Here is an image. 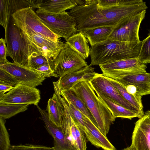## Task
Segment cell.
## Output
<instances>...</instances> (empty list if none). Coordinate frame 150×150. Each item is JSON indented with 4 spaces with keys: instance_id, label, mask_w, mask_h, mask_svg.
Listing matches in <instances>:
<instances>
[{
    "instance_id": "cell-29",
    "label": "cell",
    "mask_w": 150,
    "mask_h": 150,
    "mask_svg": "<svg viewBox=\"0 0 150 150\" xmlns=\"http://www.w3.org/2000/svg\"><path fill=\"white\" fill-rule=\"evenodd\" d=\"M28 67L32 69L44 65H50L54 70V60L42 55L29 56L28 57Z\"/></svg>"
},
{
    "instance_id": "cell-27",
    "label": "cell",
    "mask_w": 150,
    "mask_h": 150,
    "mask_svg": "<svg viewBox=\"0 0 150 150\" xmlns=\"http://www.w3.org/2000/svg\"><path fill=\"white\" fill-rule=\"evenodd\" d=\"M29 105L0 103V118L8 119L20 112H23L28 109Z\"/></svg>"
},
{
    "instance_id": "cell-26",
    "label": "cell",
    "mask_w": 150,
    "mask_h": 150,
    "mask_svg": "<svg viewBox=\"0 0 150 150\" xmlns=\"http://www.w3.org/2000/svg\"><path fill=\"white\" fill-rule=\"evenodd\" d=\"M61 96L67 102L72 104L76 109L88 117L96 126L94 119L82 100L71 90H60Z\"/></svg>"
},
{
    "instance_id": "cell-32",
    "label": "cell",
    "mask_w": 150,
    "mask_h": 150,
    "mask_svg": "<svg viewBox=\"0 0 150 150\" xmlns=\"http://www.w3.org/2000/svg\"><path fill=\"white\" fill-rule=\"evenodd\" d=\"M5 122V119L0 118V150H9L11 146Z\"/></svg>"
},
{
    "instance_id": "cell-36",
    "label": "cell",
    "mask_w": 150,
    "mask_h": 150,
    "mask_svg": "<svg viewBox=\"0 0 150 150\" xmlns=\"http://www.w3.org/2000/svg\"><path fill=\"white\" fill-rule=\"evenodd\" d=\"M33 70L45 77H59V76L55 73L54 70L50 65L42 66Z\"/></svg>"
},
{
    "instance_id": "cell-16",
    "label": "cell",
    "mask_w": 150,
    "mask_h": 150,
    "mask_svg": "<svg viewBox=\"0 0 150 150\" xmlns=\"http://www.w3.org/2000/svg\"><path fill=\"white\" fill-rule=\"evenodd\" d=\"M102 74L105 77L119 74L127 71L146 70V64L140 63L136 58L128 59L115 61L99 65Z\"/></svg>"
},
{
    "instance_id": "cell-9",
    "label": "cell",
    "mask_w": 150,
    "mask_h": 150,
    "mask_svg": "<svg viewBox=\"0 0 150 150\" xmlns=\"http://www.w3.org/2000/svg\"><path fill=\"white\" fill-rule=\"evenodd\" d=\"M54 62V72L59 77L88 65L85 60L66 43Z\"/></svg>"
},
{
    "instance_id": "cell-41",
    "label": "cell",
    "mask_w": 150,
    "mask_h": 150,
    "mask_svg": "<svg viewBox=\"0 0 150 150\" xmlns=\"http://www.w3.org/2000/svg\"><path fill=\"white\" fill-rule=\"evenodd\" d=\"M149 84H150V83H149Z\"/></svg>"
},
{
    "instance_id": "cell-19",
    "label": "cell",
    "mask_w": 150,
    "mask_h": 150,
    "mask_svg": "<svg viewBox=\"0 0 150 150\" xmlns=\"http://www.w3.org/2000/svg\"><path fill=\"white\" fill-rule=\"evenodd\" d=\"M84 126L82 130L86 138L93 145L104 150H116L105 136L87 117L86 118Z\"/></svg>"
},
{
    "instance_id": "cell-8",
    "label": "cell",
    "mask_w": 150,
    "mask_h": 150,
    "mask_svg": "<svg viewBox=\"0 0 150 150\" xmlns=\"http://www.w3.org/2000/svg\"><path fill=\"white\" fill-rule=\"evenodd\" d=\"M146 13L145 10L124 19L114 28L108 39L112 41L126 42H140L139 30Z\"/></svg>"
},
{
    "instance_id": "cell-38",
    "label": "cell",
    "mask_w": 150,
    "mask_h": 150,
    "mask_svg": "<svg viewBox=\"0 0 150 150\" xmlns=\"http://www.w3.org/2000/svg\"><path fill=\"white\" fill-rule=\"evenodd\" d=\"M13 88V86L10 85L0 84V96L3 95L6 92H9Z\"/></svg>"
},
{
    "instance_id": "cell-21",
    "label": "cell",
    "mask_w": 150,
    "mask_h": 150,
    "mask_svg": "<svg viewBox=\"0 0 150 150\" xmlns=\"http://www.w3.org/2000/svg\"><path fill=\"white\" fill-rule=\"evenodd\" d=\"M114 80L120 83L135 86L142 96L150 94V73L134 74L120 77Z\"/></svg>"
},
{
    "instance_id": "cell-39",
    "label": "cell",
    "mask_w": 150,
    "mask_h": 150,
    "mask_svg": "<svg viewBox=\"0 0 150 150\" xmlns=\"http://www.w3.org/2000/svg\"><path fill=\"white\" fill-rule=\"evenodd\" d=\"M122 150H135L134 148L130 146L124 148Z\"/></svg>"
},
{
    "instance_id": "cell-28",
    "label": "cell",
    "mask_w": 150,
    "mask_h": 150,
    "mask_svg": "<svg viewBox=\"0 0 150 150\" xmlns=\"http://www.w3.org/2000/svg\"><path fill=\"white\" fill-rule=\"evenodd\" d=\"M106 77L117 89L122 96L127 101L142 113L144 114L143 109L141 107L135 98L128 93L123 86L116 80L111 78Z\"/></svg>"
},
{
    "instance_id": "cell-13",
    "label": "cell",
    "mask_w": 150,
    "mask_h": 150,
    "mask_svg": "<svg viewBox=\"0 0 150 150\" xmlns=\"http://www.w3.org/2000/svg\"><path fill=\"white\" fill-rule=\"evenodd\" d=\"M0 69H3L13 75L20 83L36 88L42 84L45 77L37 73L28 67L9 62L0 64Z\"/></svg>"
},
{
    "instance_id": "cell-37",
    "label": "cell",
    "mask_w": 150,
    "mask_h": 150,
    "mask_svg": "<svg viewBox=\"0 0 150 150\" xmlns=\"http://www.w3.org/2000/svg\"><path fill=\"white\" fill-rule=\"evenodd\" d=\"M8 56L7 47L4 39L1 38L0 39V64H5L9 61L6 59Z\"/></svg>"
},
{
    "instance_id": "cell-4",
    "label": "cell",
    "mask_w": 150,
    "mask_h": 150,
    "mask_svg": "<svg viewBox=\"0 0 150 150\" xmlns=\"http://www.w3.org/2000/svg\"><path fill=\"white\" fill-rule=\"evenodd\" d=\"M11 16L15 24L22 32L27 34H37L55 42L61 41V37L53 33L45 25L32 8L20 9Z\"/></svg>"
},
{
    "instance_id": "cell-22",
    "label": "cell",
    "mask_w": 150,
    "mask_h": 150,
    "mask_svg": "<svg viewBox=\"0 0 150 150\" xmlns=\"http://www.w3.org/2000/svg\"><path fill=\"white\" fill-rule=\"evenodd\" d=\"M46 110L49 119L58 127H61L64 108L57 93L54 91L48 100Z\"/></svg>"
},
{
    "instance_id": "cell-6",
    "label": "cell",
    "mask_w": 150,
    "mask_h": 150,
    "mask_svg": "<svg viewBox=\"0 0 150 150\" xmlns=\"http://www.w3.org/2000/svg\"><path fill=\"white\" fill-rule=\"evenodd\" d=\"M35 12L51 31L65 40L77 32L75 20L68 12L52 13L39 9Z\"/></svg>"
},
{
    "instance_id": "cell-24",
    "label": "cell",
    "mask_w": 150,
    "mask_h": 150,
    "mask_svg": "<svg viewBox=\"0 0 150 150\" xmlns=\"http://www.w3.org/2000/svg\"><path fill=\"white\" fill-rule=\"evenodd\" d=\"M96 93L112 112L115 118L121 117L131 120L135 117L139 119L141 117L137 113L117 103L104 95L98 92Z\"/></svg>"
},
{
    "instance_id": "cell-31",
    "label": "cell",
    "mask_w": 150,
    "mask_h": 150,
    "mask_svg": "<svg viewBox=\"0 0 150 150\" xmlns=\"http://www.w3.org/2000/svg\"><path fill=\"white\" fill-rule=\"evenodd\" d=\"M137 59L142 64L150 63V33L147 38L142 41Z\"/></svg>"
},
{
    "instance_id": "cell-30",
    "label": "cell",
    "mask_w": 150,
    "mask_h": 150,
    "mask_svg": "<svg viewBox=\"0 0 150 150\" xmlns=\"http://www.w3.org/2000/svg\"><path fill=\"white\" fill-rule=\"evenodd\" d=\"M97 6L101 8L124 5H129L142 3V0H96Z\"/></svg>"
},
{
    "instance_id": "cell-10",
    "label": "cell",
    "mask_w": 150,
    "mask_h": 150,
    "mask_svg": "<svg viewBox=\"0 0 150 150\" xmlns=\"http://www.w3.org/2000/svg\"><path fill=\"white\" fill-rule=\"evenodd\" d=\"M56 92L64 108L61 127L65 135L72 146L76 150H86V138L78 122L70 115L67 103L61 96L59 90Z\"/></svg>"
},
{
    "instance_id": "cell-5",
    "label": "cell",
    "mask_w": 150,
    "mask_h": 150,
    "mask_svg": "<svg viewBox=\"0 0 150 150\" xmlns=\"http://www.w3.org/2000/svg\"><path fill=\"white\" fill-rule=\"evenodd\" d=\"M21 35L25 45V55L28 61L31 56L42 55L55 59L64 44L61 41L55 42L34 33Z\"/></svg>"
},
{
    "instance_id": "cell-14",
    "label": "cell",
    "mask_w": 150,
    "mask_h": 150,
    "mask_svg": "<svg viewBox=\"0 0 150 150\" xmlns=\"http://www.w3.org/2000/svg\"><path fill=\"white\" fill-rule=\"evenodd\" d=\"M135 124L130 146L135 150H150V117L144 114Z\"/></svg>"
},
{
    "instance_id": "cell-3",
    "label": "cell",
    "mask_w": 150,
    "mask_h": 150,
    "mask_svg": "<svg viewBox=\"0 0 150 150\" xmlns=\"http://www.w3.org/2000/svg\"><path fill=\"white\" fill-rule=\"evenodd\" d=\"M70 89L83 102L92 115L96 126L107 137L115 118L105 103L96 95L89 82L79 83Z\"/></svg>"
},
{
    "instance_id": "cell-20",
    "label": "cell",
    "mask_w": 150,
    "mask_h": 150,
    "mask_svg": "<svg viewBox=\"0 0 150 150\" xmlns=\"http://www.w3.org/2000/svg\"><path fill=\"white\" fill-rule=\"evenodd\" d=\"M84 0H40L37 8L49 13H60L83 4Z\"/></svg>"
},
{
    "instance_id": "cell-42",
    "label": "cell",
    "mask_w": 150,
    "mask_h": 150,
    "mask_svg": "<svg viewBox=\"0 0 150 150\" xmlns=\"http://www.w3.org/2000/svg\"></svg>"
},
{
    "instance_id": "cell-40",
    "label": "cell",
    "mask_w": 150,
    "mask_h": 150,
    "mask_svg": "<svg viewBox=\"0 0 150 150\" xmlns=\"http://www.w3.org/2000/svg\"><path fill=\"white\" fill-rule=\"evenodd\" d=\"M145 114L147 115L150 117V110H148L145 112Z\"/></svg>"
},
{
    "instance_id": "cell-33",
    "label": "cell",
    "mask_w": 150,
    "mask_h": 150,
    "mask_svg": "<svg viewBox=\"0 0 150 150\" xmlns=\"http://www.w3.org/2000/svg\"><path fill=\"white\" fill-rule=\"evenodd\" d=\"M66 102L70 115L78 122L82 130L84 127L85 121L87 117L76 109L71 103L69 102Z\"/></svg>"
},
{
    "instance_id": "cell-1",
    "label": "cell",
    "mask_w": 150,
    "mask_h": 150,
    "mask_svg": "<svg viewBox=\"0 0 150 150\" xmlns=\"http://www.w3.org/2000/svg\"><path fill=\"white\" fill-rule=\"evenodd\" d=\"M148 7L146 2L107 8L98 6L96 0H84L68 12L75 20L77 32L98 27H115L125 18L141 13Z\"/></svg>"
},
{
    "instance_id": "cell-34",
    "label": "cell",
    "mask_w": 150,
    "mask_h": 150,
    "mask_svg": "<svg viewBox=\"0 0 150 150\" xmlns=\"http://www.w3.org/2000/svg\"><path fill=\"white\" fill-rule=\"evenodd\" d=\"M19 83L18 81L13 75L0 69V84L8 85L14 87Z\"/></svg>"
},
{
    "instance_id": "cell-17",
    "label": "cell",
    "mask_w": 150,
    "mask_h": 150,
    "mask_svg": "<svg viewBox=\"0 0 150 150\" xmlns=\"http://www.w3.org/2000/svg\"><path fill=\"white\" fill-rule=\"evenodd\" d=\"M99 74L89 65L60 77L58 80L59 88L60 90H70L79 83L90 81Z\"/></svg>"
},
{
    "instance_id": "cell-7",
    "label": "cell",
    "mask_w": 150,
    "mask_h": 150,
    "mask_svg": "<svg viewBox=\"0 0 150 150\" xmlns=\"http://www.w3.org/2000/svg\"><path fill=\"white\" fill-rule=\"evenodd\" d=\"M5 30L4 39L7 45L8 56L12 58L14 63L28 67L22 31L15 24L12 16Z\"/></svg>"
},
{
    "instance_id": "cell-15",
    "label": "cell",
    "mask_w": 150,
    "mask_h": 150,
    "mask_svg": "<svg viewBox=\"0 0 150 150\" xmlns=\"http://www.w3.org/2000/svg\"><path fill=\"white\" fill-rule=\"evenodd\" d=\"M41 115L45 127L54 140V150H76L66 137L61 127H58L49 119L47 113L36 105Z\"/></svg>"
},
{
    "instance_id": "cell-11",
    "label": "cell",
    "mask_w": 150,
    "mask_h": 150,
    "mask_svg": "<svg viewBox=\"0 0 150 150\" xmlns=\"http://www.w3.org/2000/svg\"><path fill=\"white\" fill-rule=\"evenodd\" d=\"M40 92L36 88L19 83L8 93L0 96V103L38 105Z\"/></svg>"
},
{
    "instance_id": "cell-18",
    "label": "cell",
    "mask_w": 150,
    "mask_h": 150,
    "mask_svg": "<svg viewBox=\"0 0 150 150\" xmlns=\"http://www.w3.org/2000/svg\"><path fill=\"white\" fill-rule=\"evenodd\" d=\"M0 24L5 29L11 16L18 10L24 8H37V0H0Z\"/></svg>"
},
{
    "instance_id": "cell-12",
    "label": "cell",
    "mask_w": 150,
    "mask_h": 150,
    "mask_svg": "<svg viewBox=\"0 0 150 150\" xmlns=\"http://www.w3.org/2000/svg\"><path fill=\"white\" fill-rule=\"evenodd\" d=\"M88 82L95 92L101 93L117 103L137 113L141 117L144 115L127 101L117 89L102 74H99Z\"/></svg>"
},
{
    "instance_id": "cell-23",
    "label": "cell",
    "mask_w": 150,
    "mask_h": 150,
    "mask_svg": "<svg viewBox=\"0 0 150 150\" xmlns=\"http://www.w3.org/2000/svg\"><path fill=\"white\" fill-rule=\"evenodd\" d=\"M66 41V43L84 60L88 58L90 54V48L88 39L82 32L77 33Z\"/></svg>"
},
{
    "instance_id": "cell-25",
    "label": "cell",
    "mask_w": 150,
    "mask_h": 150,
    "mask_svg": "<svg viewBox=\"0 0 150 150\" xmlns=\"http://www.w3.org/2000/svg\"><path fill=\"white\" fill-rule=\"evenodd\" d=\"M114 27L101 26L84 30L81 32L85 35L91 47L108 39Z\"/></svg>"
},
{
    "instance_id": "cell-2",
    "label": "cell",
    "mask_w": 150,
    "mask_h": 150,
    "mask_svg": "<svg viewBox=\"0 0 150 150\" xmlns=\"http://www.w3.org/2000/svg\"><path fill=\"white\" fill-rule=\"evenodd\" d=\"M142 42H126L112 41L108 38L91 47L90 65H99L115 61L137 58Z\"/></svg>"
},
{
    "instance_id": "cell-35",
    "label": "cell",
    "mask_w": 150,
    "mask_h": 150,
    "mask_svg": "<svg viewBox=\"0 0 150 150\" xmlns=\"http://www.w3.org/2000/svg\"><path fill=\"white\" fill-rule=\"evenodd\" d=\"M9 150H54V147L26 144L11 146Z\"/></svg>"
}]
</instances>
